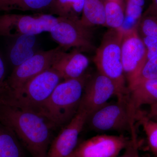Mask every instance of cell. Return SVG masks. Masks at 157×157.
<instances>
[{
  "label": "cell",
  "instance_id": "1",
  "mask_svg": "<svg viewBox=\"0 0 157 157\" xmlns=\"http://www.w3.org/2000/svg\"><path fill=\"white\" fill-rule=\"evenodd\" d=\"M0 124L11 130L33 157H46L54 128L36 112L0 103Z\"/></svg>",
  "mask_w": 157,
  "mask_h": 157
},
{
  "label": "cell",
  "instance_id": "2",
  "mask_svg": "<svg viewBox=\"0 0 157 157\" xmlns=\"http://www.w3.org/2000/svg\"><path fill=\"white\" fill-rule=\"evenodd\" d=\"M88 78L85 75L60 82L35 112L44 117L54 127L68 123L78 111Z\"/></svg>",
  "mask_w": 157,
  "mask_h": 157
},
{
  "label": "cell",
  "instance_id": "3",
  "mask_svg": "<svg viewBox=\"0 0 157 157\" xmlns=\"http://www.w3.org/2000/svg\"><path fill=\"white\" fill-rule=\"evenodd\" d=\"M122 29H109L104 34L100 46L96 48L94 61L99 73L110 78L117 88L120 98L128 94L126 79L121 61Z\"/></svg>",
  "mask_w": 157,
  "mask_h": 157
},
{
  "label": "cell",
  "instance_id": "4",
  "mask_svg": "<svg viewBox=\"0 0 157 157\" xmlns=\"http://www.w3.org/2000/svg\"><path fill=\"white\" fill-rule=\"evenodd\" d=\"M135 115L127 98L107 103L90 114L88 123L90 128L98 132H129L131 138H137Z\"/></svg>",
  "mask_w": 157,
  "mask_h": 157
},
{
  "label": "cell",
  "instance_id": "5",
  "mask_svg": "<svg viewBox=\"0 0 157 157\" xmlns=\"http://www.w3.org/2000/svg\"><path fill=\"white\" fill-rule=\"evenodd\" d=\"M62 78L52 68L31 78L2 104L36 111L49 98Z\"/></svg>",
  "mask_w": 157,
  "mask_h": 157
},
{
  "label": "cell",
  "instance_id": "6",
  "mask_svg": "<svg viewBox=\"0 0 157 157\" xmlns=\"http://www.w3.org/2000/svg\"><path fill=\"white\" fill-rule=\"evenodd\" d=\"M56 23L51 29V36L65 51L76 48L82 52L96 50L91 28L83 25L80 20L57 17Z\"/></svg>",
  "mask_w": 157,
  "mask_h": 157
},
{
  "label": "cell",
  "instance_id": "7",
  "mask_svg": "<svg viewBox=\"0 0 157 157\" xmlns=\"http://www.w3.org/2000/svg\"><path fill=\"white\" fill-rule=\"evenodd\" d=\"M58 17L50 14H6L0 15V36L16 38L49 32Z\"/></svg>",
  "mask_w": 157,
  "mask_h": 157
},
{
  "label": "cell",
  "instance_id": "8",
  "mask_svg": "<svg viewBox=\"0 0 157 157\" xmlns=\"http://www.w3.org/2000/svg\"><path fill=\"white\" fill-rule=\"evenodd\" d=\"M63 50H64L58 46L50 50L37 52L33 56L14 67L10 76L6 79L7 91L2 103L5 102L31 78L52 68Z\"/></svg>",
  "mask_w": 157,
  "mask_h": 157
},
{
  "label": "cell",
  "instance_id": "9",
  "mask_svg": "<svg viewBox=\"0 0 157 157\" xmlns=\"http://www.w3.org/2000/svg\"><path fill=\"white\" fill-rule=\"evenodd\" d=\"M121 45V61L128 85L137 76L146 60V48L137 26L123 30Z\"/></svg>",
  "mask_w": 157,
  "mask_h": 157
},
{
  "label": "cell",
  "instance_id": "10",
  "mask_svg": "<svg viewBox=\"0 0 157 157\" xmlns=\"http://www.w3.org/2000/svg\"><path fill=\"white\" fill-rule=\"evenodd\" d=\"M113 96L117 99L120 98L115 84L110 78L98 72L88 78L79 108L85 110L89 115L108 103Z\"/></svg>",
  "mask_w": 157,
  "mask_h": 157
},
{
  "label": "cell",
  "instance_id": "11",
  "mask_svg": "<svg viewBox=\"0 0 157 157\" xmlns=\"http://www.w3.org/2000/svg\"><path fill=\"white\" fill-rule=\"evenodd\" d=\"M130 140L123 135H97L82 142L73 154L76 157H117Z\"/></svg>",
  "mask_w": 157,
  "mask_h": 157
},
{
  "label": "cell",
  "instance_id": "12",
  "mask_svg": "<svg viewBox=\"0 0 157 157\" xmlns=\"http://www.w3.org/2000/svg\"><path fill=\"white\" fill-rule=\"evenodd\" d=\"M88 116L85 110L78 108L77 113L52 141L46 157H68L72 154Z\"/></svg>",
  "mask_w": 157,
  "mask_h": 157
},
{
  "label": "cell",
  "instance_id": "13",
  "mask_svg": "<svg viewBox=\"0 0 157 157\" xmlns=\"http://www.w3.org/2000/svg\"><path fill=\"white\" fill-rule=\"evenodd\" d=\"M90 63L89 59L78 49L70 52L62 51L52 68L64 80L76 79L84 76Z\"/></svg>",
  "mask_w": 157,
  "mask_h": 157
},
{
  "label": "cell",
  "instance_id": "14",
  "mask_svg": "<svg viewBox=\"0 0 157 157\" xmlns=\"http://www.w3.org/2000/svg\"><path fill=\"white\" fill-rule=\"evenodd\" d=\"M128 89V101L134 114L143 105L157 103V78L141 82Z\"/></svg>",
  "mask_w": 157,
  "mask_h": 157
},
{
  "label": "cell",
  "instance_id": "15",
  "mask_svg": "<svg viewBox=\"0 0 157 157\" xmlns=\"http://www.w3.org/2000/svg\"><path fill=\"white\" fill-rule=\"evenodd\" d=\"M9 52V60L14 68L33 56L36 50V35H24L15 38Z\"/></svg>",
  "mask_w": 157,
  "mask_h": 157
},
{
  "label": "cell",
  "instance_id": "16",
  "mask_svg": "<svg viewBox=\"0 0 157 157\" xmlns=\"http://www.w3.org/2000/svg\"><path fill=\"white\" fill-rule=\"evenodd\" d=\"M80 21L87 27L96 25L105 26L104 0H85Z\"/></svg>",
  "mask_w": 157,
  "mask_h": 157
},
{
  "label": "cell",
  "instance_id": "17",
  "mask_svg": "<svg viewBox=\"0 0 157 157\" xmlns=\"http://www.w3.org/2000/svg\"><path fill=\"white\" fill-rule=\"evenodd\" d=\"M53 0H0V11H48Z\"/></svg>",
  "mask_w": 157,
  "mask_h": 157
},
{
  "label": "cell",
  "instance_id": "18",
  "mask_svg": "<svg viewBox=\"0 0 157 157\" xmlns=\"http://www.w3.org/2000/svg\"><path fill=\"white\" fill-rule=\"evenodd\" d=\"M85 0H53L48 10L57 17L80 20Z\"/></svg>",
  "mask_w": 157,
  "mask_h": 157
},
{
  "label": "cell",
  "instance_id": "19",
  "mask_svg": "<svg viewBox=\"0 0 157 157\" xmlns=\"http://www.w3.org/2000/svg\"><path fill=\"white\" fill-rule=\"evenodd\" d=\"M18 138L8 128L0 124V157H22Z\"/></svg>",
  "mask_w": 157,
  "mask_h": 157
},
{
  "label": "cell",
  "instance_id": "20",
  "mask_svg": "<svg viewBox=\"0 0 157 157\" xmlns=\"http://www.w3.org/2000/svg\"><path fill=\"white\" fill-rule=\"evenodd\" d=\"M105 26L109 29H122L125 20V9L113 1H104Z\"/></svg>",
  "mask_w": 157,
  "mask_h": 157
},
{
  "label": "cell",
  "instance_id": "21",
  "mask_svg": "<svg viewBox=\"0 0 157 157\" xmlns=\"http://www.w3.org/2000/svg\"><path fill=\"white\" fill-rule=\"evenodd\" d=\"M135 121L142 127L146 135L149 147L152 152L157 157V122L150 119L140 109L136 111Z\"/></svg>",
  "mask_w": 157,
  "mask_h": 157
},
{
  "label": "cell",
  "instance_id": "22",
  "mask_svg": "<svg viewBox=\"0 0 157 157\" xmlns=\"http://www.w3.org/2000/svg\"><path fill=\"white\" fill-rule=\"evenodd\" d=\"M156 78H157V55L145 62L139 73L128 85V88L141 82Z\"/></svg>",
  "mask_w": 157,
  "mask_h": 157
},
{
  "label": "cell",
  "instance_id": "23",
  "mask_svg": "<svg viewBox=\"0 0 157 157\" xmlns=\"http://www.w3.org/2000/svg\"><path fill=\"white\" fill-rule=\"evenodd\" d=\"M140 37L148 36L157 39V17L143 14L137 25Z\"/></svg>",
  "mask_w": 157,
  "mask_h": 157
},
{
  "label": "cell",
  "instance_id": "24",
  "mask_svg": "<svg viewBox=\"0 0 157 157\" xmlns=\"http://www.w3.org/2000/svg\"><path fill=\"white\" fill-rule=\"evenodd\" d=\"M140 37L146 48V62L157 55V39L148 36Z\"/></svg>",
  "mask_w": 157,
  "mask_h": 157
},
{
  "label": "cell",
  "instance_id": "25",
  "mask_svg": "<svg viewBox=\"0 0 157 157\" xmlns=\"http://www.w3.org/2000/svg\"><path fill=\"white\" fill-rule=\"evenodd\" d=\"M124 150L123 154L117 157H141L138 150L137 138H131L130 143Z\"/></svg>",
  "mask_w": 157,
  "mask_h": 157
},
{
  "label": "cell",
  "instance_id": "26",
  "mask_svg": "<svg viewBox=\"0 0 157 157\" xmlns=\"http://www.w3.org/2000/svg\"><path fill=\"white\" fill-rule=\"evenodd\" d=\"M6 67L0 55V102L3 100L7 92L6 77Z\"/></svg>",
  "mask_w": 157,
  "mask_h": 157
},
{
  "label": "cell",
  "instance_id": "27",
  "mask_svg": "<svg viewBox=\"0 0 157 157\" xmlns=\"http://www.w3.org/2000/svg\"><path fill=\"white\" fill-rule=\"evenodd\" d=\"M143 14L157 17V0H152L151 4Z\"/></svg>",
  "mask_w": 157,
  "mask_h": 157
},
{
  "label": "cell",
  "instance_id": "28",
  "mask_svg": "<svg viewBox=\"0 0 157 157\" xmlns=\"http://www.w3.org/2000/svg\"><path fill=\"white\" fill-rule=\"evenodd\" d=\"M147 116L150 119L157 122V103L150 105L149 109Z\"/></svg>",
  "mask_w": 157,
  "mask_h": 157
},
{
  "label": "cell",
  "instance_id": "29",
  "mask_svg": "<svg viewBox=\"0 0 157 157\" xmlns=\"http://www.w3.org/2000/svg\"><path fill=\"white\" fill-rule=\"evenodd\" d=\"M124 1L125 4L128 3L132 5H136V6H140L142 8H144L145 3V0H124Z\"/></svg>",
  "mask_w": 157,
  "mask_h": 157
},
{
  "label": "cell",
  "instance_id": "30",
  "mask_svg": "<svg viewBox=\"0 0 157 157\" xmlns=\"http://www.w3.org/2000/svg\"><path fill=\"white\" fill-rule=\"evenodd\" d=\"M68 157H75V156H74V155H73V154H71V155H70V156H69Z\"/></svg>",
  "mask_w": 157,
  "mask_h": 157
},
{
  "label": "cell",
  "instance_id": "31",
  "mask_svg": "<svg viewBox=\"0 0 157 157\" xmlns=\"http://www.w3.org/2000/svg\"><path fill=\"white\" fill-rule=\"evenodd\" d=\"M108 1V0H104V1Z\"/></svg>",
  "mask_w": 157,
  "mask_h": 157
}]
</instances>
